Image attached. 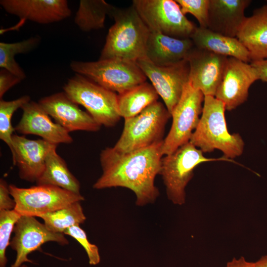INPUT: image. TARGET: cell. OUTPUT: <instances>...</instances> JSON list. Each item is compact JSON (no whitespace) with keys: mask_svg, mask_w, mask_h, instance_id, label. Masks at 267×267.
<instances>
[{"mask_svg":"<svg viewBox=\"0 0 267 267\" xmlns=\"http://www.w3.org/2000/svg\"><path fill=\"white\" fill-rule=\"evenodd\" d=\"M164 140L151 146L121 153L107 147L100 154L101 176L93 188L122 187L131 190L135 204L143 206L154 203L159 195L155 178L159 175Z\"/></svg>","mask_w":267,"mask_h":267,"instance_id":"cell-1","label":"cell"},{"mask_svg":"<svg viewBox=\"0 0 267 267\" xmlns=\"http://www.w3.org/2000/svg\"><path fill=\"white\" fill-rule=\"evenodd\" d=\"M110 28L101 52L100 60L118 59L136 62L146 57L150 31L132 5L125 9L114 7Z\"/></svg>","mask_w":267,"mask_h":267,"instance_id":"cell-2","label":"cell"},{"mask_svg":"<svg viewBox=\"0 0 267 267\" xmlns=\"http://www.w3.org/2000/svg\"><path fill=\"white\" fill-rule=\"evenodd\" d=\"M225 110L221 100L215 96H205L201 116L189 142L203 153L218 149L223 156L232 160L242 154L244 142L239 134L228 132Z\"/></svg>","mask_w":267,"mask_h":267,"instance_id":"cell-3","label":"cell"},{"mask_svg":"<svg viewBox=\"0 0 267 267\" xmlns=\"http://www.w3.org/2000/svg\"><path fill=\"white\" fill-rule=\"evenodd\" d=\"M226 161L236 163L224 156L207 158L203 152L188 142L161 159L159 175L162 176L168 198L175 205L185 202V188L193 176L195 168L206 162Z\"/></svg>","mask_w":267,"mask_h":267,"instance_id":"cell-4","label":"cell"},{"mask_svg":"<svg viewBox=\"0 0 267 267\" xmlns=\"http://www.w3.org/2000/svg\"><path fill=\"white\" fill-rule=\"evenodd\" d=\"M171 115L162 103L156 101L137 115L125 119L121 135L113 147L126 153L163 140L166 125Z\"/></svg>","mask_w":267,"mask_h":267,"instance_id":"cell-5","label":"cell"},{"mask_svg":"<svg viewBox=\"0 0 267 267\" xmlns=\"http://www.w3.org/2000/svg\"><path fill=\"white\" fill-rule=\"evenodd\" d=\"M70 67L100 86L118 94L146 82L147 77L136 62L118 59L92 62L72 61Z\"/></svg>","mask_w":267,"mask_h":267,"instance_id":"cell-6","label":"cell"},{"mask_svg":"<svg viewBox=\"0 0 267 267\" xmlns=\"http://www.w3.org/2000/svg\"><path fill=\"white\" fill-rule=\"evenodd\" d=\"M63 89L71 100L83 106L101 126L112 127L120 120L116 92L77 74L68 80Z\"/></svg>","mask_w":267,"mask_h":267,"instance_id":"cell-7","label":"cell"},{"mask_svg":"<svg viewBox=\"0 0 267 267\" xmlns=\"http://www.w3.org/2000/svg\"><path fill=\"white\" fill-rule=\"evenodd\" d=\"M132 5L150 32L177 39L190 38L197 28L173 0H134Z\"/></svg>","mask_w":267,"mask_h":267,"instance_id":"cell-8","label":"cell"},{"mask_svg":"<svg viewBox=\"0 0 267 267\" xmlns=\"http://www.w3.org/2000/svg\"><path fill=\"white\" fill-rule=\"evenodd\" d=\"M9 189L16 203L14 210L21 216L39 217L85 200L81 194L49 185L20 188L10 184Z\"/></svg>","mask_w":267,"mask_h":267,"instance_id":"cell-9","label":"cell"},{"mask_svg":"<svg viewBox=\"0 0 267 267\" xmlns=\"http://www.w3.org/2000/svg\"><path fill=\"white\" fill-rule=\"evenodd\" d=\"M204 95L188 82L172 113V124L164 139L163 156L170 154L189 142L202 114Z\"/></svg>","mask_w":267,"mask_h":267,"instance_id":"cell-10","label":"cell"},{"mask_svg":"<svg viewBox=\"0 0 267 267\" xmlns=\"http://www.w3.org/2000/svg\"><path fill=\"white\" fill-rule=\"evenodd\" d=\"M136 63L149 78L171 115L189 82V65L187 59L160 66L155 65L145 57L138 59Z\"/></svg>","mask_w":267,"mask_h":267,"instance_id":"cell-11","label":"cell"},{"mask_svg":"<svg viewBox=\"0 0 267 267\" xmlns=\"http://www.w3.org/2000/svg\"><path fill=\"white\" fill-rule=\"evenodd\" d=\"M13 233L9 245L16 252V257L11 267H21L25 262L33 263L28 255L40 250L41 246L46 242H55L61 245L69 243L64 234L49 230L44 223L32 216H21L15 223Z\"/></svg>","mask_w":267,"mask_h":267,"instance_id":"cell-12","label":"cell"},{"mask_svg":"<svg viewBox=\"0 0 267 267\" xmlns=\"http://www.w3.org/2000/svg\"><path fill=\"white\" fill-rule=\"evenodd\" d=\"M259 77L255 69L248 63L228 57L221 82L215 97L230 111L245 102L251 86Z\"/></svg>","mask_w":267,"mask_h":267,"instance_id":"cell-13","label":"cell"},{"mask_svg":"<svg viewBox=\"0 0 267 267\" xmlns=\"http://www.w3.org/2000/svg\"><path fill=\"white\" fill-rule=\"evenodd\" d=\"M228 57L195 46L187 58L189 82L204 96H215L221 82Z\"/></svg>","mask_w":267,"mask_h":267,"instance_id":"cell-14","label":"cell"},{"mask_svg":"<svg viewBox=\"0 0 267 267\" xmlns=\"http://www.w3.org/2000/svg\"><path fill=\"white\" fill-rule=\"evenodd\" d=\"M55 123L68 132L75 131H98L101 126L79 105L71 100L64 92L41 98L38 102Z\"/></svg>","mask_w":267,"mask_h":267,"instance_id":"cell-15","label":"cell"},{"mask_svg":"<svg viewBox=\"0 0 267 267\" xmlns=\"http://www.w3.org/2000/svg\"><path fill=\"white\" fill-rule=\"evenodd\" d=\"M12 140L13 164L18 168L19 177L27 181L36 182L44 170L48 152L57 145L43 139H29L17 134L12 135Z\"/></svg>","mask_w":267,"mask_h":267,"instance_id":"cell-16","label":"cell"},{"mask_svg":"<svg viewBox=\"0 0 267 267\" xmlns=\"http://www.w3.org/2000/svg\"><path fill=\"white\" fill-rule=\"evenodd\" d=\"M7 13L26 20L46 24L61 21L71 15L66 0H1Z\"/></svg>","mask_w":267,"mask_h":267,"instance_id":"cell-17","label":"cell"},{"mask_svg":"<svg viewBox=\"0 0 267 267\" xmlns=\"http://www.w3.org/2000/svg\"><path fill=\"white\" fill-rule=\"evenodd\" d=\"M21 118L14 127L15 131L23 134H35L52 144L71 143L73 139L62 127L54 123L42 107L33 101L24 104Z\"/></svg>","mask_w":267,"mask_h":267,"instance_id":"cell-18","label":"cell"},{"mask_svg":"<svg viewBox=\"0 0 267 267\" xmlns=\"http://www.w3.org/2000/svg\"><path fill=\"white\" fill-rule=\"evenodd\" d=\"M250 0H210L208 27L221 35L236 38L246 18Z\"/></svg>","mask_w":267,"mask_h":267,"instance_id":"cell-19","label":"cell"},{"mask_svg":"<svg viewBox=\"0 0 267 267\" xmlns=\"http://www.w3.org/2000/svg\"><path fill=\"white\" fill-rule=\"evenodd\" d=\"M195 45L190 38L177 39L150 32L146 57L157 66H167L187 59Z\"/></svg>","mask_w":267,"mask_h":267,"instance_id":"cell-20","label":"cell"},{"mask_svg":"<svg viewBox=\"0 0 267 267\" xmlns=\"http://www.w3.org/2000/svg\"><path fill=\"white\" fill-rule=\"evenodd\" d=\"M236 38L249 52L251 61L267 58V3L246 17Z\"/></svg>","mask_w":267,"mask_h":267,"instance_id":"cell-21","label":"cell"},{"mask_svg":"<svg viewBox=\"0 0 267 267\" xmlns=\"http://www.w3.org/2000/svg\"><path fill=\"white\" fill-rule=\"evenodd\" d=\"M190 39L198 49L233 57L247 63L251 61L249 52L237 38L225 36L199 26Z\"/></svg>","mask_w":267,"mask_h":267,"instance_id":"cell-22","label":"cell"},{"mask_svg":"<svg viewBox=\"0 0 267 267\" xmlns=\"http://www.w3.org/2000/svg\"><path fill=\"white\" fill-rule=\"evenodd\" d=\"M57 146H54L48 152L44 170L36 184L53 185L81 194L80 182L68 169L64 160L57 153Z\"/></svg>","mask_w":267,"mask_h":267,"instance_id":"cell-23","label":"cell"},{"mask_svg":"<svg viewBox=\"0 0 267 267\" xmlns=\"http://www.w3.org/2000/svg\"><path fill=\"white\" fill-rule=\"evenodd\" d=\"M159 95L152 84L145 82L120 94L117 102L119 114L125 119L135 116L153 102Z\"/></svg>","mask_w":267,"mask_h":267,"instance_id":"cell-24","label":"cell"},{"mask_svg":"<svg viewBox=\"0 0 267 267\" xmlns=\"http://www.w3.org/2000/svg\"><path fill=\"white\" fill-rule=\"evenodd\" d=\"M114 7L104 0H81L75 23L84 32L103 28L106 16H110Z\"/></svg>","mask_w":267,"mask_h":267,"instance_id":"cell-25","label":"cell"},{"mask_svg":"<svg viewBox=\"0 0 267 267\" xmlns=\"http://www.w3.org/2000/svg\"><path fill=\"white\" fill-rule=\"evenodd\" d=\"M47 228L56 233H63L68 228L84 223L86 217L81 202H74L57 210L39 217Z\"/></svg>","mask_w":267,"mask_h":267,"instance_id":"cell-26","label":"cell"},{"mask_svg":"<svg viewBox=\"0 0 267 267\" xmlns=\"http://www.w3.org/2000/svg\"><path fill=\"white\" fill-rule=\"evenodd\" d=\"M40 41L41 38L36 36L13 43L0 42V67L6 69L23 80L26 77V74L14 57L18 54L26 53L34 49Z\"/></svg>","mask_w":267,"mask_h":267,"instance_id":"cell-27","label":"cell"},{"mask_svg":"<svg viewBox=\"0 0 267 267\" xmlns=\"http://www.w3.org/2000/svg\"><path fill=\"white\" fill-rule=\"evenodd\" d=\"M28 95L22 96L16 99L0 101V138L9 147L11 153L13 151L12 137L15 131L11 124V118L18 108L30 101Z\"/></svg>","mask_w":267,"mask_h":267,"instance_id":"cell-28","label":"cell"},{"mask_svg":"<svg viewBox=\"0 0 267 267\" xmlns=\"http://www.w3.org/2000/svg\"><path fill=\"white\" fill-rule=\"evenodd\" d=\"M21 215L15 210H0V267H5L6 250L10 245V235Z\"/></svg>","mask_w":267,"mask_h":267,"instance_id":"cell-29","label":"cell"},{"mask_svg":"<svg viewBox=\"0 0 267 267\" xmlns=\"http://www.w3.org/2000/svg\"><path fill=\"white\" fill-rule=\"evenodd\" d=\"M184 15L190 13L197 20L199 27L207 28L210 0H175Z\"/></svg>","mask_w":267,"mask_h":267,"instance_id":"cell-30","label":"cell"},{"mask_svg":"<svg viewBox=\"0 0 267 267\" xmlns=\"http://www.w3.org/2000/svg\"><path fill=\"white\" fill-rule=\"evenodd\" d=\"M64 234L72 237L83 246L87 254L90 265H96L100 262V258L97 246L89 241L86 232L79 225L68 228Z\"/></svg>","mask_w":267,"mask_h":267,"instance_id":"cell-31","label":"cell"},{"mask_svg":"<svg viewBox=\"0 0 267 267\" xmlns=\"http://www.w3.org/2000/svg\"><path fill=\"white\" fill-rule=\"evenodd\" d=\"M22 81L20 78L6 69L0 70V98L2 99L5 93L14 86Z\"/></svg>","mask_w":267,"mask_h":267,"instance_id":"cell-32","label":"cell"},{"mask_svg":"<svg viewBox=\"0 0 267 267\" xmlns=\"http://www.w3.org/2000/svg\"><path fill=\"white\" fill-rule=\"evenodd\" d=\"M9 185L3 179L0 180V210H14L16 203L10 196Z\"/></svg>","mask_w":267,"mask_h":267,"instance_id":"cell-33","label":"cell"},{"mask_svg":"<svg viewBox=\"0 0 267 267\" xmlns=\"http://www.w3.org/2000/svg\"><path fill=\"white\" fill-rule=\"evenodd\" d=\"M250 64L256 70L259 80L267 83V58L260 60L251 61Z\"/></svg>","mask_w":267,"mask_h":267,"instance_id":"cell-34","label":"cell"},{"mask_svg":"<svg viewBox=\"0 0 267 267\" xmlns=\"http://www.w3.org/2000/svg\"><path fill=\"white\" fill-rule=\"evenodd\" d=\"M225 267H255L254 262H250L246 260L243 257L238 259L234 258L228 262Z\"/></svg>","mask_w":267,"mask_h":267,"instance_id":"cell-35","label":"cell"},{"mask_svg":"<svg viewBox=\"0 0 267 267\" xmlns=\"http://www.w3.org/2000/svg\"><path fill=\"white\" fill-rule=\"evenodd\" d=\"M254 264L255 267H267V255L261 257Z\"/></svg>","mask_w":267,"mask_h":267,"instance_id":"cell-36","label":"cell"},{"mask_svg":"<svg viewBox=\"0 0 267 267\" xmlns=\"http://www.w3.org/2000/svg\"><path fill=\"white\" fill-rule=\"evenodd\" d=\"M21 267H27V266H26L25 265H22Z\"/></svg>","mask_w":267,"mask_h":267,"instance_id":"cell-37","label":"cell"}]
</instances>
